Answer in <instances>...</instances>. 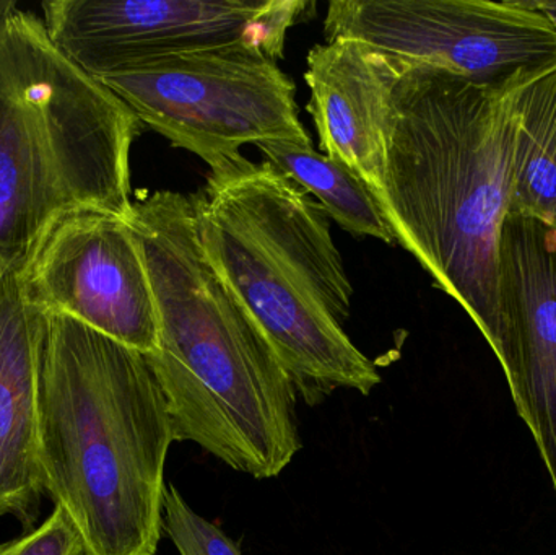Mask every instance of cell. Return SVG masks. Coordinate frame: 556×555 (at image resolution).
Segmentation results:
<instances>
[{
	"label": "cell",
	"mask_w": 556,
	"mask_h": 555,
	"mask_svg": "<svg viewBox=\"0 0 556 555\" xmlns=\"http://www.w3.org/2000/svg\"><path fill=\"white\" fill-rule=\"evenodd\" d=\"M535 72V71H532ZM531 74L480 81L414 62L392 88L382 214L395 241L498 354V251L511 209L518 93Z\"/></svg>",
	"instance_id": "1"
},
{
	"label": "cell",
	"mask_w": 556,
	"mask_h": 555,
	"mask_svg": "<svg viewBox=\"0 0 556 555\" xmlns=\"http://www.w3.org/2000/svg\"><path fill=\"white\" fill-rule=\"evenodd\" d=\"M168 404L142 352L46 315L38 466L45 494L77 530L84 555H155Z\"/></svg>",
	"instance_id": "2"
},
{
	"label": "cell",
	"mask_w": 556,
	"mask_h": 555,
	"mask_svg": "<svg viewBox=\"0 0 556 555\" xmlns=\"http://www.w3.org/2000/svg\"><path fill=\"white\" fill-rule=\"evenodd\" d=\"M208 260L253 316L309 406L381 383L345 331L353 287L329 214L273 163L212 176L198 192Z\"/></svg>",
	"instance_id": "3"
},
{
	"label": "cell",
	"mask_w": 556,
	"mask_h": 555,
	"mask_svg": "<svg viewBox=\"0 0 556 555\" xmlns=\"http://www.w3.org/2000/svg\"><path fill=\"white\" fill-rule=\"evenodd\" d=\"M139 117L65 58L41 16L0 18V266L20 269L62 218L129 220L130 149Z\"/></svg>",
	"instance_id": "4"
},
{
	"label": "cell",
	"mask_w": 556,
	"mask_h": 555,
	"mask_svg": "<svg viewBox=\"0 0 556 555\" xmlns=\"http://www.w3.org/2000/svg\"><path fill=\"white\" fill-rule=\"evenodd\" d=\"M98 80L140 123L201 156L212 176L247 165L240 152L247 143H311L298 116L296 85L263 49L165 55Z\"/></svg>",
	"instance_id": "5"
},
{
	"label": "cell",
	"mask_w": 556,
	"mask_h": 555,
	"mask_svg": "<svg viewBox=\"0 0 556 555\" xmlns=\"http://www.w3.org/2000/svg\"><path fill=\"white\" fill-rule=\"evenodd\" d=\"M46 31L81 71L103 78L165 55L224 48L283 55L309 0H48Z\"/></svg>",
	"instance_id": "6"
},
{
	"label": "cell",
	"mask_w": 556,
	"mask_h": 555,
	"mask_svg": "<svg viewBox=\"0 0 556 555\" xmlns=\"http://www.w3.org/2000/svg\"><path fill=\"white\" fill-rule=\"evenodd\" d=\"M324 33L480 81L556 64V25L531 0H332Z\"/></svg>",
	"instance_id": "7"
},
{
	"label": "cell",
	"mask_w": 556,
	"mask_h": 555,
	"mask_svg": "<svg viewBox=\"0 0 556 555\" xmlns=\"http://www.w3.org/2000/svg\"><path fill=\"white\" fill-rule=\"evenodd\" d=\"M23 293L45 315L74 319L143 355L159 349L149 270L123 218L81 212L52 225L20 267Z\"/></svg>",
	"instance_id": "8"
},
{
	"label": "cell",
	"mask_w": 556,
	"mask_h": 555,
	"mask_svg": "<svg viewBox=\"0 0 556 555\" xmlns=\"http://www.w3.org/2000/svg\"><path fill=\"white\" fill-rule=\"evenodd\" d=\"M498 358L556 495V230L509 211L500 237Z\"/></svg>",
	"instance_id": "9"
},
{
	"label": "cell",
	"mask_w": 556,
	"mask_h": 555,
	"mask_svg": "<svg viewBox=\"0 0 556 555\" xmlns=\"http://www.w3.org/2000/svg\"><path fill=\"white\" fill-rule=\"evenodd\" d=\"M414 62L345 38L314 46L307 54V111L316 124L320 150L349 166L376 199L384 188L392 88Z\"/></svg>",
	"instance_id": "10"
},
{
	"label": "cell",
	"mask_w": 556,
	"mask_h": 555,
	"mask_svg": "<svg viewBox=\"0 0 556 555\" xmlns=\"http://www.w3.org/2000/svg\"><path fill=\"white\" fill-rule=\"evenodd\" d=\"M46 315L26 302L20 269L0 266V518L38 527L39 390Z\"/></svg>",
	"instance_id": "11"
},
{
	"label": "cell",
	"mask_w": 556,
	"mask_h": 555,
	"mask_svg": "<svg viewBox=\"0 0 556 555\" xmlns=\"http://www.w3.org/2000/svg\"><path fill=\"white\" fill-rule=\"evenodd\" d=\"M509 211L556 230V64L531 72L519 88Z\"/></svg>",
	"instance_id": "12"
},
{
	"label": "cell",
	"mask_w": 556,
	"mask_h": 555,
	"mask_svg": "<svg viewBox=\"0 0 556 555\" xmlns=\"http://www.w3.org/2000/svg\"><path fill=\"white\" fill-rule=\"evenodd\" d=\"M281 173L307 194L316 195L324 211L356 237L394 243L395 238L371 189L349 166L313 149L311 143L267 140L256 146Z\"/></svg>",
	"instance_id": "13"
},
{
	"label": "cell",
	"mask_w": 556,
	"mask_h": 555,
	"mask_svg": "<svg viewBox=\"0 0 556 555\" xmlns=\"http://www.w3.org/2000/svg\"><path fill=\"white\" fill-rule=\"evenodd\" d=\"M163 531L179 555H243L217 525L194 512L173 484L166 485L163 501Z\"/></svg>",
	"instance_id": "14"
},
{
	"label": "cell",
	"mask_w": 556,
	"mask_h": 555,
	"mask_svg": "<svg viewBox=\"0 0 556 555\" xmlns=\"http://www.w3.org/2000/svg\"><path fill=\"white\" fill-rule=\"evenodd\" d=\"M0 555H84V544L71 518L54 507L41 525L0 544Z\"/></svg>",
	"instance_id": "15"
},
{
	"label": "cell",
	"mask_w": 556,
	"mask_h": 555,
	"mask_svg": "<svg viewBox=\"0 0 556 555\" xmlns=\"http://www.w3.org/2000/svg\"><path fill=\"white\" fill-rule=\"evenodd\" d=\"M531 3L535 9L547 13V15L551 16L552 22L556 25V2H539V0H531Z\"/></svg>",
	"instance_id": "16"
},
{
	"label": "cell",
	"mask_w": 556,
	"mask_h": 555,
	"mask_svg": "<svg viewBox=\"0 0 556 555\" xmlns=\"http://www.w3.org/2000/svg\"><path fill=\"white\" fill-rule=\"evenodd\" d=\"M15 3V0H0V18H2Z\"/></svg>",
	"instance_id": "17"
}]
</instances>
